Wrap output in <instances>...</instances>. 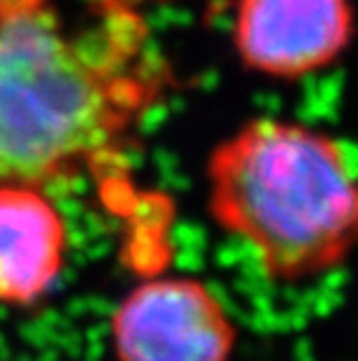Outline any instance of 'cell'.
<instances>
[{"label": "cell", "mask_w": 358, "mask_h": 361, "mask_svg": "<svg viewBox=\"0 0 358 361\" xmlns=\"http://www.w3.org/2000/svg\"><path fill=\"white\" fill-rule=\"evenodd\" d=\"M161 84L147 26L119 0L77 33L44 5L0 19V182L35 184L110 149Z\"/></svg>", "instance_id": "obj_1"}, {"label": "cell", "mask_w": 358, "mask_h": 361, "mask_svg": "<svg viewBox=\"0 0 358 361\" xmlns=\"http://www.w3.org/2000/svg\"><path fill=\"white\" fill-rule=\"evenodd\" d=\"M207 173L215 217L261 250L272 278L328 268L358 243V173L319 130L256 119L219 145Z\"/></svg>", "instance_id": "obj_2"}, {"label": "cell", "mask_w": 358, "mask_h": 361, "mask_svg": "<svg viewBox=\"0 0 358 361\" xmlns=\"http://www.w3.org/2000/svg\"><path fill=\"white\" fill-rule=\"evenodd\" d=\"M121 361H226L231 324L188 280L142 284L119 305L112 324Z\"/></svg>", "instance_id": "obj_3"}, {"label": "cell", "mask_w": 358, "mask_h": 361, "mask_svg": "<svg viewBox=\"0 0 358 361\" xmlns=\"http://www.w3.org/2000/svg\"><path fill=\"white\" fill-rule=\"evenodd\" d=\"M349 0H240L235 49L242 63L272 78H302L331 66L349 47Z\"/></svg>", "instance_id": "obj_4"}, {"label": "cell", "mask_w": 358, "mask_h": 361, "mask_svg": "<svg viewBox=\"0 0 358 361\" xmlns=\"http://www.w3.org/2000/svg\"><path fill=\"white\" fill-rule=\"evenodd\" d=\"M63 243L47 198L30 187H0V301H37L58 275Z\"/></svg>", "instance_id": "obj_5"}, {"label": "cell", "mask_w": 358, "mask_h": 361, "mask_svg": "<svg viewBox=\"0 0 358 361\" xmlns=\"http://www.w3.org/2000/svg\"><path fill=\"white\" fill-rule=\"evenodd\" d=\"M40 5H44V0H0V19L33 10V7H40Z\"/></svg>", "instance_id": "obj_6"}, {"label": "cell", "mask_w": 358, "mask_h": 361, "mask_svg": "<svg viewBox=\"0 0 358 361\" xmlns=\"http://www.w3.org/2000/svg\"><path fill=\"white\" fill-rule=\"evenodd\" d=\"M345 284H347V271L340 268L338 264H333V266H328V271H326L321 282H319V287L321 289H342Z\"/></svg>", "instance_id": "obj_7"}, {"label": "cell", "mask_w": 358, "mask_h": 361, "mask_svg": "<svg viewBox=\"0 0 358 361\" xmlns=\"http://www.w3.org/2000/svg\"><path fill=\"white\" fill-rule=\"evenodd\" d=\"M293 357H295V361H317V357H314V348H312V341H309V338H298V341H295Z\"/></svg>", "instance_id": "obj_8"}, {"label": "cell", "mask_w": 358, "mask_h": 361, "mask_svg": "<svg viewBox=\"0 0 358 361\" xmlns=\"http://www.w3.org/2000/svg\"><path fill=\"white\" fill-rule=\"evenodd\" d=\"M281 298H284V301H286L288 305H293V303L300 298V291H298V289H293V287H288V289L281 291Z\"/></svg>", "instance_id": "obj_9"}]
</instances>
